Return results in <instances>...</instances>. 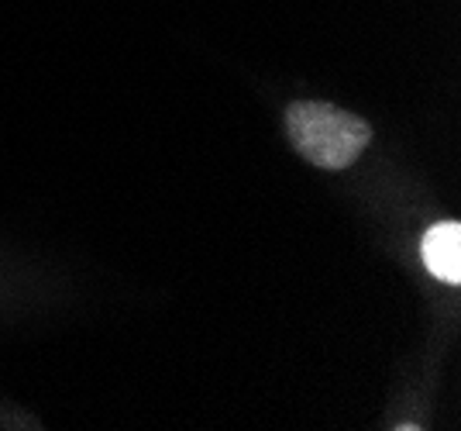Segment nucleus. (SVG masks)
Listing matches in <instances>:
<instances>
[{"instance_id": "f03ea898", "label": "nucleus", "mask_w": 461, "mask_h": 431, "mask_svg": "<svg viewBox=\"0 0 461 431\" xmlns=\"http://www.w3.org/2000/svg\"><path fill=\"white\" fill-rule=\"evenodd\" d=\"M423 262L444 283H461V225L444 221L423 235Z\"/></svg>"}, {"instance_id": "f257e3e1", "label": "nucleus", "mask_w": 461, "mask_h": 431, "mask_svg": "<svg viewBox=\"0 0 461 431\" xmlns=\"http://www.w3.org/2000/svg\"><path fill=\"white\" fill-rule=\"evenodd\" d=\"M286 128L293 149L321 170L351 166L372 138V128L362 118L321 100H296L286 111Z\"/></svg>"}]
</instances>
